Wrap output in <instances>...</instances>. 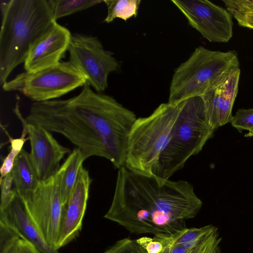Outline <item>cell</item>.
I'll use <instances>...</instances> for the list:
<instances>
[{
	"label": "cell",
	"mask_w": 253,
	"mask_h": 253,
	"mask_svg": "<svg viewBox=\"0 0 253 253\" xmlns=\"http://www.w3.org/2000/svg\"><path fill=\"white\" fill-rule=\"evenodd\" d=\"M137 118L113 97L85 84L69 99L33 103L25 120L62 135L86 159L102 157L119 169L125 165L128 136Z\"/></svg>",
	"instance_id": "1"
},
{
	"label": "cell",
	"mask_w": 253,
	"mask_h": 253,
	"mask_svg": "<svg viewBox=\"0 0 253 253\" xmlns=\"http://www.w3.org/2000/svg\"><path fill=\"white\" fill-rule=\"evenodd\" d=\"M202 205L187 181L141 174L124 166L118 169L104 217L136 235H173L186 228L185 220L194 218Z\"/></svg>",
	"instance_id": "2"
},
{
	"label": "cell",
	"mask_w": 253,
	"mask_h": 253,
	"mask_svg": "<svg viewBox=\"0 0 253 253\" xmlns=\"http://www.w3.org/2000/svg\"><path fill=\"white\" fill-rule=\"evenodd\" d=\"M0 84L56 23L48 0H0Z\"/></svg>",
	"instance_id": "3"
},
{
	"label": "cell",
	"mask_w": 253,
	"mask_h": 253,
	"mask_svg": "<svg viewBox=\"0 0 253 253\" xmlns=\"http://www.w3.org/2000/svg\"><path fill=\"white\" fill-rule=\"evenodd\" d=\"M214 130L209 123L201 96L182 101L169 139L153 174L169 179L183 168L190 157L201 152Z\"/></svg>",
	"instance_id": "4"
},
{
	"label": "cell",
	"mask_w": 253,
	"mask_h": 253,
	"mask_svg": "<svg viewBox=\"0 0 253 253\" xmlns=\"http://www.w3.org/2000/svg\"><path fill=\"white\" fill-rule=\"evenodd\" d=\"M181 102L162 103L148 116L137 118L128 136L125 167L137 173L153 174L169 139Z\"/></svg>",
	"instance_id": "5"
},
{
	"label": "cell",
	"mask_w": 253,
	"mask_h": 253,
	"mask_svg": "<svg viewBox=\"0 0 253 253\" xmlns=\"http://www.w3.org/2000/svg\"><path fill=\"white\" fill-rule=\"evenodd\" d=\"M234 50H211L196 47L189 57L174 70L170 82L168 103H177L202 96L215 80L231 68L239 67Z\"/></svg>",
	"instance_id": "6"
},
{
	"label": "cell",
	"mask_w": 253,
	"mask_h": 253,
	"mask_svg": "<svg viewBox=\"0 0 253 253\" xmlns=\"http://www.w3.org/2000/svg\"><path fill=\"white\" fill-rule=\"evenodd\" d=\"M86 80L69 60L41 70L25 71L2 85L5 91H19L35 102L54 100L83 86Z\"/></svg>",
	"instance_id": "7"
},
{
	"label": "cell",
	"mask_w": 253,
	"mask_h": 253,
	"mask_svg": "<svg viewBox=\"0 0 253 253\" xmlns=\"http://www.w3.org/2000/svg\"><path fill=\"white\" fill-rule=\"evenodd\" d=\"M68 51L69 61L83 75L86 84L96 92L104 91L109 75L119 67L112 53L104 48L97 38L81 34L72 35Z\"/></svg>",
	"instance_id": "8"
},
{
	"label": "cell",
	"mask_w": 253,
	"mask_h": 253,
	"mask_svg": "<svg viewBox=\"0 0 253 253\" xmlns=\"http://www.w3.org/2000/svg\"><path fill=\"white\" fill-rule=\"evenodd\" d=\"M22 200L42 238L57 250L63 206L55 176L40 181L33 192Z\"/></svg>",
	"instance_id": "9"
},
{
	"label": "cell",
	"mask_w": 253,
	"mask_h": 253,
	"mask_svg": "<svg viewBox=\"0 0 253 253\" xmlns=\"http://www.w3.org/2000/svg\"><path fill=\"white\" fill-rule=\"evenodd\" d=\"M189 24L211 42H227L233 36L232 15L208 0H171Z\"/></svg>",
	"instance_id": "10"
},
{
	"label": "cell",
	"mask_w": 253,
	"mask_h": 253,
	"mask_svg": "<svg viewBox=\"0 0 253 253\" xmlns=\"http://www.w3.org/2000/svg\"><path fill=\"white\" fill-rule=\"evenodd\" d=\"M240 74L239 67L230 69L212 82L201 96L209 123L214 130L231 122Z\"/></svg>",
	"instance_id": "11"
},
{
	"label": "cell",
	"mask_w": 253,
	"mask_h": 253,
	"mask_svg": "<svg viewBox=\"0 0 253 253\" xmlns=\"http://www.w3.org/2000/svg\"><path fill=\"white\" fill-rule=\"evenodd\" d=\"M30 158L40 181L54 176L61 160L71 150L61 145L51 132L37 125L27 123Z\"/></svg>",
	"instance_id": "12"
},
{
	"label": "cell",
	"mask_w": 253,
	"mask_h": 253,
	"mask_svg": "<svg viewBox=\"0 0 253 253\" xmlns=\"http://www.w3.org/2000/svg\"><path fill=\"white\" fill-rule=\"evenodd\" d=\"M91 181L88 170L83 166L69 198L63 207L57 250L74 240L81 231Z\"/></svg>",
	"instance_id": "13"
},
{
	"label": "cell",
	"mask_w": 253,
	"mask_h": 253,
	"mask_svg": "<svg viewBox=\"0 0 253 253\" xmlns=\"http://www.w3.org/2000/svg\"><path fill=\"white\" fill-rule=\"evenodd\" d=\"M72 34L57 22L31 48L24 63L26 72H33L56 65L68 50Z\"/></svg>",
	"instance_id": "14"
},
{
	"label": "cell",
	"mask_w": 253,
	"mask_h": 253,
	"mask_svg": "<svg viewBox=\"0 0 253 253\" xmlns=\"http://www.w3.org/2000/svg\"><path fill=\"white\" fill-rule=\"evenodd\" d=\"M163 244L161 253H221L217 228L211 225L191 228L173 235L154 236Z\"/></svg>",
	"instance_id": "15"
},
{
	"label": "cell",
	"mask_w": 253,
	"mask_h": 253,
	"mask_svg": "<svg viewBox=\"0 0 253 253\" xmlns=\"http://www.w3.org/2000/svg\"><path fill=\"white\" fill-rule=\"evenodd\" d=\"M0 223L31 243L40 253H59L42 238L16 190L11 202L4 209L0 210Z\"/></svg>",
	"instance_id": "16"
},
{
	"label": "cell",
	"mask_w": 253,
	"mask_h": 253,
	"mask_svg": "<svg viewBox=\"0 0 253 253\" xmlns=\"http://www.w3.org/2000/svg\"><path fill=\"white\" fill-rule=\"evenodd\" d=\"M10 173L14 189L22 199L33 193L40 182L29 153L23 149L15 159Z\"/></svg>",
	"instance_id": "17"
},
{
	"label": "cell",
	"mask_w": 253,
	"mask_h": 253,
	"mask_svg": "<svg viewBox=\"0 0 253 253\" xmlns=\"http://www.w3.org/2000/svg\"><path fill=\"white\" fill-rule=\"evenodd\" d=\"M86 159V158L82 151L76 148L69 154L55 175L58 181L63 207L69 198L80 169Z\"/></svg>",
	"instance_id": "18"
},
{
	"label": "cell",
	"mask_w": 253,
	"mask_h": 253,
	"mask_svg": "<svg viewBox=\"0 0 253 253\" xmlns=\"http://www.w3.org/2000/svg\"><path fill=\"white\" fill-rule=\"evenodd\" d=\"M0 253H40L29 242L0 223Z\"/></svg>",
	"instance_id": "19"
},
{
	"label": "cell",
	"mask_w": 253,
	"mask_h": 253,
	"mask_svg": "<svg viewBox=\"0 0 253 253\" xmlns=\"http://www.w3.org/2000/svg\"><path fill=\"white\" fill-rule=\"evenodd\" d=\"M140 0H105L107 14L104 20L106 23L112 22L116 18L126 21L132 17H136Z\"/></svg>",
	"instance_id": "20"
},
{
	"label": "cell",
	"mask_w": 253,
	"mask_h": 253,
	"mask_svg": "<svg viewBox=\"0 0 253 253\" xmlns=\"http://www.w3.org/2000/svg\"><path fill=\"white\" fill-rule=\"evenodd\" d=\"M55 20L89 8L103 0H48Z\"/></svg>",
	"instance_id": "21"
},
{
	"label": "cell",
	"mask_w": 253,
	"mask_h": 253,
	"mask_svg": "<svg viewBox=\"0 0 253 253\" xmlns=\"http://www.w3.org/2000/svg\"><path fill=\"white\" fill-rule=\"evenodd\" d=\"M27 134H28L27 126L23 127L22 135L20 138H12L10 136H8L10 143V149L9 153L3 159L0 169V181L5 175L11 172L15 159L23 149L25 141L29 139V138H25Z\"/></svg>",
	"instance_id": "22"
},
{
	"label": "cell",
	"mask_w": 253,
	"mask_h": 253,
	"mask_svg": "<svg viewBox=\"0 0 253 253\" xmlns=\"http://www.w3.org/2000/svg\"><path fill=\"white\" fill-rule=\"evenodd\" d=\"M239 132L249 131L247 136L253 137V108L240 109L233 116L230 122Z\"/></svg>",
	"instance_id": "23"
},
{
	"label": "cell",
	"mask_w": 253,
	"mask_h": 253,
	"mask_svg": "<svg viewBox=\"0 0 253 253\" xmlns=\"http://www.w3.org/2000/svg\"><path fill=\"white\" fill-rule=\"evenodd\" d=\"M103 253H147L136 240L125 238L115 243Z\"/></svg>",
	"instance_id": "24"
},
{
	"label": "cell",
	"mask_w": 253,
	"mask_h": 253,
	"mask_svg": "<svg viewBox=\"0 0 253 253\" xmlns=\"http://www.w3.org/2000/svg\"><path fill=\"white\" fill-rule=\"evenodd\" d=\"M13 184L11 173L5 175L0 181L1 189L0 210L4 209L13 200L15 190L12 189Z\"/></svg>",
	"instance_id": "25"
},
{
	"label": "cell",
	"mask_w": 253,
	"mask_h": 253,
	"mask_svg": "<svg viewBox=\"0 0 253 253\" xmlns=\"http://www.w3.org/2000/svg\"><path fill=\"white\" fill-rule=\"evenodd\" d=\"M222 1L232 16L253 12V0H223Z\"/></svg>",
	"instance_id": "26"
},
{
	"label": "cell",
	"mask_w": 253,
	"mask_h": 253,
	"mask_svg": "<svg viewBox=\"0 0 253 253\" xmlns=\"http://www.w3.org/2000/svg\"><path fill=\"white\" fill-rule=\"evenodd\" d=\"M136 241L147 253H161L163 249V243L155 236L143 237L136 239Z\"/></svg>",
	"instance_id": "27"
}]
</instances>
